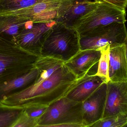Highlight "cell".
<instances>
[{
	"instance_id": "6da1fadb",
	"label": "cell",
	"mask_w": 127,
	"mask_h": 127,
	"mask_svg": "<svg viewBox=\"0 0 127 127\" xmlns=\"http://www.w3.org/2000/svg\"><path fill=\"white\" fill-rule=\"evenodd\" d=\"M77 79L64 64L40 83L33 84L8 96L1 101L0 104L24 108L32 105L48 106L65 96Z\"/></svg>"
},
{
	"instance_id": "7a4b0ae2",
	"label": "cell",
	"mask_w": 127,
	"mask_h": 127,
	"mask_svg": "<svg viewBox=\"0 0 127 127\" xmlns=\"http://www.w3.org/2000/svg\"><path fill=\"white\" fill-rule=\"evenodd\" d=\"M40 56L0 35V85L29 72L36 66Z\"/></svg>"
},
{
	"instance_id": "3957f363",
	"label": "cell",
	"mask_w": 127,
	"mask_h": 127,
	"mask_svg": "<svg viewBox=\"0 0 127 127\" xmlns=\"http://www.w3.org/2000/svg\"><path fill=\"white\" fill-rule=\"evenodd\" d=\"M79 51V35L77 31L62 23L56 22L44 41L41 55L65 63Z\"/></svg>"
},
{
	"instance_id": "277c9868",
	"label": "cell",
	"mask_w": 127,
	"mask_h": 127,
	"mask_svg": "<svg viewBox=\"0 0 127 127\" xmlns=\"http://www.w3.org/2000/svg\"><path fill=\"white\" fill-rule=\"evenodd\" d=\"M82 102L63 96L50 104L38 119V127H84Z\"/></svg>"
},
{
	"instance_id": "5b68a950",
	"label": "cell",
	"mask_w": 127,
	"mask_h": 127,
	"mask_svg": "<svg viewBox=\"0 0 127 127\" xmlns=\"http://www.w3.org/2000/svg\"><path fill=\"white\" fill-rule=\"evenodd\" d=\"M126 21V11L101 1L95 9L76 21L72 28L80 35L113 23Z\"/></svg>"
},
{
	"instance_id": "8992f818",
	"label": "cell",
	"mask_w": 127,
	"mask_h": 127,
	"mask_svg": "<svg viewBox=\"0 0 127 127\" xmlns=\"http://www.w3.org/2000/svg\"><path fill=\"white\" fill-rule=\"evenodd\" d=\"M79 35L80 50H101L108 45L127 43L125 23H114Z\"/></svg>"
},
{
	"instance_id": "52a82bcc",
	"label": "cell",
	"mask_w": 127,
	"mask_h": 127,
	"mask_svg": "<svg viewBox=\"0 0 127 127\" xmlns=\"http://www.w3.org/2000/svg\"><path fill=\"white\" fill-rule=\"evenodd\" d=\"M56 23L54 21L35 23L30 29L25 27L17 35L14 41L23 49L35 55H41L44 41Z\"/></svg>"
},
{
	"instance_id": "ba28073f",
	"label": "cell",
	"mask_w": 127,
	"mask_h": 127,
	"mask_svg": "<svg viewBox=\"0 0 127 127\" xmlns=\"http://www.w3.org/2000/svg\"><path fill=\"white\" fill-rule=\"evenodd\" d=\"M73 1L74 0H46L27 8L1 14L14 15L30 20L35 23L36 17L43 13L55 14L59 18L70 8Z\"/></svg>"
},
{
	"instance_id": "9c48e42d",
	"label": "cell",
	"mask_w": 127,
	"mask_h": 127,
	"mask_svg": "<svg viewBox=\"0 0 127 127\" xmlns=\"http://www.w3.org/2000/svg\"><path fill=\"white\" fill-rule=\"evenodd\" d=\"M127 114V81L107 82V92L102 118Z\"/></svg>"
},
{
	"instance_id": "30bf717a",
	"label": "cell",
	"mask_w": 127,
	"mask_h": 127,
	"mask_svg": "<svg viewBox=\"0 0 127 127\" xmlns=\"http://www.w3.org/2000/svg\"><path fill=\"white\" fill-rule=\"evenodd\" d=\"M107 92V82H104L82 102L84 127H90L102 118Z\"/></svg>"
},
{
	"instance_id": "8fae6325",
	"label": "cell",
	"mask_w": 127,
	"mask_h": 127,
	"mask_svg": "<svg viewBox=\"0 0 127 127\" xmlns=\"http://www.w3.org/2000/svg\"><path fill=\"white\" fill-rule=\"evenodd\" d=\"M101 50L89 49L80 50L64 64L74 74L77 79L88 73L95 75L97 70Z\"/></svg>"
},
{
	"instance_id": "7c38bea8",
	"label": "cell",
	"mask_w": 127,
	"mask_h": 127,
	"mask_svg": "<svg viewBox=\"0 0 127 127\" xmlns=\"http://www.w3.org/2000/svg\"><path fill=\"white\" fill-rule=\"evenodd\" d=\"M127 43L109 47L110 81H127Z\"/></svg>"
},
{
	"instance_id": "4fadbf2b",
	"label": "cell",
	"mask_w": 127,
	"mask_h": 127,
	"mask_svg": "<svg viewBox=\"0 0 127 127\" xmlns=\"http://www.w3.org/2000/svg\"><path fill=\"white\" fill-rule=\"evenodd\" d=\"M104 82H107L104 78L88 73L77 79L65 96L72 101L82 102Z\"/></svg>"
},
{
	"instance_id": "5bb4252c",
	"label": "cell",
	"mask_w": 127,
	"mask_h": 127,
	"mask_svg": "<svg viewBox=\"0 0 127 127\" xmlns=\"http://www.w3.org/2000/svg\"><path fill=\"white\" fill-rule=\"evenodd\" d=\"M41 71V68L36 65L27 74L0 85V102L8 96L33 84L39 78Z\"/></svg>"
},
{
	"instance_id": "9a60e30c",
	"label": "cell",
	"mask_w": 127,
	"mask_h": 127,
	"mask_svg": "<svg viewBox=\"0 0 127 127\" xmlns=\"http://www.w3.org/2000/svg\"><path fill=\"white\" fill-rule=\"evenodd\" d=\"M101 2L99 0H74L70 8L55 21L72 28L76 21L95 9Z\"/></svg>"
},
{
	"instance_id": "2e32d148",
	"label": "cell",
	"mask_w": 127,
	"mask_h": 127,
	"mask_svg": "<svg viewBox=\"0 0 127 127\" xmlns=\"http://www.w3.org/2000/svg\"><path fill=\"white\" fill-rule=\"evenodd\" d=\"M29 21H32L14 15L0 14V35L14 41L17 35L26 27L27 22Z\"/></svg>"
},
{
	"instance_id": "e0dca14e",
	"label": "cell",
	"mask_w": 127,
	"mask_h": 127,
	"mask_svg": "<svg viewBox=\"0 0 127 127\" xmlns=\"http://www.w3.org/2000/svg\"><path fill=\"white\" fill-rule=\"evenodd\" d=\"M25 108L0 104V127H12L24 111Z\"/></svg>"
},
{
	"instance_id": "ac0fdd59",
	"label": "cell",
	"mask_w": 127,
	"mask_h": 127,
	"mask_svg": "<svg viewBox=\"0 0 127 127\" xmlns=\"http://www.w3.org/2000/svg\"><path fill=\"white\" fill-rule=\"evenodd\" d=\"M46 0H0V14L27 8Z\"/></svg>"
},
{
	"instance_id": "d6986e66",
	"label": "cell",
	"mask_w": 127,
	"mask_h": 127,
	"mask_svg": "<svg viewBox=\"0 0 127 127\" xmlns=\"http://www.w3.org/2000/svg\"><path fill=\"white\" fill-rule=\"evenodd\" d=\"M127 114L117 115L101 118L92 125L91 127H126Z\"/></svg>"
},
{
	"instance_id": "ffe728a7",
	"label": "cell",
	"mask_w": 127,
	"mask_h": 127,
	"mask_svg": "<svg viewBox=\"0 0 127 127\" xmlns=\"http://www.w3.org/2000/svg\"><path fill=\"white\" fill-rule=\"evenodd\" d=\"M110 45L103 47L101 50V54L98 63L97 72L95 75L104 78L107 82L110 81L109 78V50Z\"/></svg>"
},
{
	"instance_id": "44dd1931",
	"label": "cell",
	"mask_w": 127,
	"mask_h": 127,
	"mask_svg": "<svg viewBox=\"0 0 127 127\" xmlns=\"http://www.w3.org/2000/svg\"><path fill=\"white\" fill-rule=\"evenodd\" d=\"M48 106L35 105L28 106L25 107L24 113L30 117L38 119L44 113Z\"/></svg>"
},
{
	"instance_id": "7402d4cb",
	"label": "cell",
	"mask_w": 127,
	"mask_h": 127,
	"mask_svg": "<svg viewBox=\"0 0 127 127\" xmlns=\"http://www.w3.org/2000/svg\"><path fill=\"white\" fill-rule=\"evenodd\" d=\"M38 119L30 117L24 111L22 115L12 127H36Z\"/></svg>"
},
{
	"instance_id": "603a6c76",
	"label": "cell",
	"mask_w": 127,
	"mask_h": 127,
	"mask_svg": "<svg viewBox=\"0 0 127 127\" xmlns=\"http://www.w3.org/2000/svg\"><path fill=\"white\" fill-rule=\"evenodd\" d=\"M111 4L112 5L123 11H126L127 5V0H99Z\"/></svg>"
}]
</instances>
